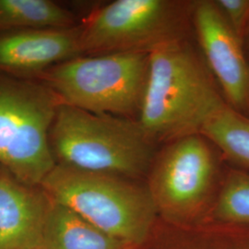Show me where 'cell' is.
Masks as SVG:
<instances>
[{
  "mask_svg": "<svg viewBox=\"0 0 249 249\" xmlns=\"http://www.w3.org/2000/svg\"><path fill=\"white\" fill-rule=\"evenodd\" d=\"M190 39L150 53V71L139 122L157 145L200 133L227 106L213 74Z\"/></svg>",
  "mask_w": 249,
  "mask_h": 249,
  "instance_id": "6da1fadb",
  "label": "cell"
},
{
  "mask_svg": "<svg viewBox=\"0 0 249 249\" xmlns=\"http://www.w3.org/2000/svg\"><path fill=\"white\" fill-rule=\"evenodd\" d=\"M50 142L60 164L128 179L149 172L160 147L139 120L95 114L65 104L54 118Z\"/></svg>",
  "mask_w": 249,
  "mask_h": 249,
  "instance_id": "7a4b0ae2",
  "label": "cell"
},
{
  "mask_svg": "<svg viewBox=\"0 0 249 249\" xmlns=\"http://www.w3.org/2000/svg\"><path fill=\"white\" fill-rule=\"evenodd\" d=\"M46 195L123 242L142 241L157 210L149 188L128 178L56 163L41 184Z\"/></svg>",
  "mask_w": 249,
  "mask_h": 249,
  "instance_id": "3957f363",
  "label": "cell"
},
{
  "mask_svg": "<svg viewBox=\"0 0 249 249\" xmlns=\"http://www.w3.org/2000/svg\"><path fill=\"white\" fill-rule=\"evenodd\" d=\"M61 105L48 85L0 75V163L27 186L56 165L50 134Z\"/></svg>",
  "mask_w": 249,
  "mask_h": 249,
  "instance_id": "277c9868",
  "label": "cell"
},
{
  "mask_svg": "<svg viewBox=\"0 0 249 249\" xmlns=\"http://www.w3.org/2000/svg\"><path fill=\"white\" fill-rule=\"evenodd\" d=\"M149 71L150 53L80 55L53 67L46 80L62 104L138 120Z\"/></svg>",
  "mask_w": 249,
  "mask_h": 249,
  "instance_id": "5b68a950",
  "label": "cell"
},
{
  "mask_svg": "<svg viewBox=\"0 0 249 249\" xmlns=\"http://www.w3.org/2000/svg\"><path fill=\"white\" fill-rule=\"evenodd\" d=\"M193 1L116 0L94 11L80 26L82 55L151 53L190 39Z\"/></svg>",
  "mask_w": 249,
  "mask_h": 249,
  "instance_id": "8992f818",
  "label": "cell"
},
{
  "mask_svg": "<svg viewBox=\"0 0 249 249\" xmlns=\"http://www.w3.org/2000/svg\"><path fill=\"white\" fill-rule=\"evenodd\" d=\"M223 153L202 133L160 145L152 160L149 191L157 209L172 215L193 213L220 192Z\"/></svg>",
  "mask_w": 249,
  "mask_h": 249,
  "instance_id": "52a82bcc",
  "label": "cell"
},
{
  "mask_svg": "<svg viewBox=\"0 0 249 249\" xmlns=\"http://www.w3.org/2000/svg\"><path fill=\"white\" fill-rule=\"evenodd\" d=\"M192 30L197 48L227 105L249 117V62L240 39L214 0H194Z\"/></svg>",
  "mask_w": 249,
  "mask_h": 249,
  "instance_id": "ba28073f",
  "label": "cell"
},
{
  "mask_svg": "<svg viewBox=\"0 0 249 249\" xmlns=\"http://www.w3.org/2000/svg\"><path fill=\"white\" fill-rule=\"evenodd\" d=\"M80 55V26L27 30L0 37V68L14 71H36Z\"/></svg>",
  "mask_w": 249,
  "mask_h": 249,
  "instance_id": "9c48e42d",
  "label": "cell"
},
{
  "mask_svg": "<svg viewBox=\"0 0 249 249\" xmlns=\"http://www.w3.org/2000/svg\"><path fill=\"white\" fill-rule=\"evenodd\" d=\"M21 182L0 175V249L42 243L50 197Z\"/></svg>",
  "mask_w": 249,
  "mask_h": 249,
  "instance_id": "30bf717a",
  "label": "cell"
},
{
  "mask_svg": "<svg viewBox=\"0 0 249 249\" xmlns=\"http://www.w3.org/2000/svg\"><path fill=\"white\" fill-rule=\"evenodd\" d=\"M42 244L45 249H124L125 246L52 199L45 218Z\"/></svg>",
  "mask_w": 249,
  "mask_h": 249,
  "instance_id": "8fae6325",
  "label": "cell"
},
{
  "mask_svg": "<svg viewBox=\"0 0 249 249\" xmlns=\"http://www.w3.org/2000/svg\"><path fill=\"white\" fill-rule=\"evenodd\" d=\"M75 26L70 11L49 0H0V28L30 30Z\"/></svg>",
  "mask_w": 249,
  "mask_h": 249,
  "instance_id": "7c38bea8",
  "label": "cell"
},
{
  "mask_svg": "<svg viewBox=\"0 0 249 249\" xmlns=\"http://www.w3.org/2000/svg\"><path fill=\"white\" fill-rule=\"evenodd\" d=\"M203 134L217 146L225 160L249 168V117L228 105L205 124Z\"/></svg>",
  "mask_w": 249,
  "mask_h": 249,
  "instance_id": "4fadbf2b",
  "label": "cell"
},
{
  "mask_svg": "<svg viewBox=\"0 0 249 249\" xmlns=\"http://www.w3.org/2000/svg\"><path fill=\"white\" fill-rule=\"evenodd\" d=\"M213 213L223 223L249 225V173L238 168L226 172Z\"/></svg>",
  "mask_w": 249,
  "mask_h": 249,
  "instance_id": "5bb4252c",
  "label": "cell"
},
{
  "mask_svg": "<svg viewBox=\"0 0 249 249\" xmlns=\"http://www.w3.org/2000/svg\"><path fill=\"white\" fill-rule=\"evenodd\" d=\"M214 2L242 42L249 25V0H214Z\"/></svg>",
  "mask_w": 249,
  "mask_h": 249,
  "instance_id": "9a60e30c",
  "label": "cell"
},
{
  "mask_svg": "<svg viewBox=\"0 0 249 249\" xmlns=\"http://www.w3.org/2000/svg\"><path fill=\"white\" fill-rule=\"evenodd\" d=\"M217 249H249V239L239 235H233L225 239Z\"/></svg>",
  "mask_w": 249,
  "mask_h": 249,
  "instance_id": "2e32d148",
  "label": "cell"
},
{
  "mask_svg": "<svg viewBox=\"0 0 249 249\" xmlns=\"http://www.w3.org/2000/svg\"><path fill=\"white\" fill-rule=\"evenodd\" d=\"M242 45H243V48H244V51L246 53V56L248 58L249 62V25L245 33V36L242 39Z\"/></svg>",
  "mask_w": 249,
  "mask_h": 249,
  "instance_id": "e0dca14e",
  "label": "cell"
},
{
  "mask_svg": "<svg viewBox=\"0 0 249 249\" xmlns=\"http://www.w3.org/2000/svg\"><path fill=\"white\" fill-rule=\"evenodd\" d=\"M45 249L43 244H38V245H34V246H29V247H25V248H21V249Z\"/></svg>",
  "mask_w": 249,
  "mask_h": 249,
  "instance_id": "ac0fdd59",
  "label": "cell"
}]
</instances>
